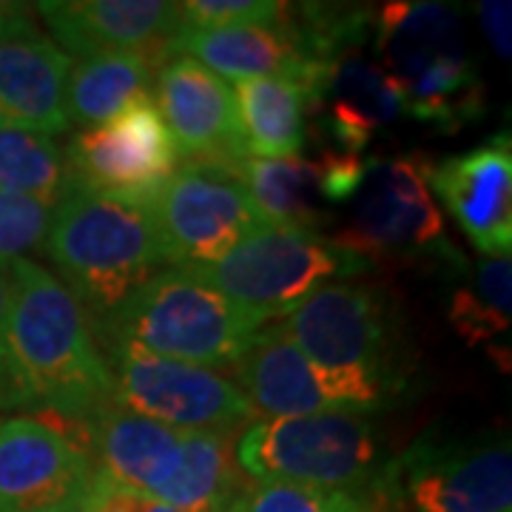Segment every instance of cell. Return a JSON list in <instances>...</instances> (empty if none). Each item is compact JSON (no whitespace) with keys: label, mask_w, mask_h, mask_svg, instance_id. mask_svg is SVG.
<instances>
[{"label":"cell","mask_w":512,"mask_h":512,"mask_svg":"<svg viewBox=\"0 0 512 512\" xmlns=\"http://www.w3.org/2000/svg\"><path fill=\"white\" fill-rule=\"evenodd\" d=\"M6 367L18 410L77 430L114 404V379L94 342L92 322L69 288L32 259L9 265ZM80 441V439H77Z\"/></svg>","instance_id":"1"},{"label":"cell","mask_w":512,"mask_h":512,"mask_svg":"<svg viewBox=\"0 0 512 512\" xmlns=\"http://www.w3.org/2000/svg\"><path fill=\"white\" fill-rule=\"evenodd\" d=\"M77 433L103 473L174 510L228 512L248 484L234 458V433L174 430L117 402L97 410Z\"/></svg>","instance_id":"2"},{"label":"cell","mask_w":512,"mask_h":512,"mask_svg":"<svg viewBox=\"0 0 512 512\" xmlns=\"http://www.w3.org/2000/svg\"><path fill=\"white\" fill-rule=\"evenodd\" d=\"M89 322L106 319L165 262L146 208L83 185L55 205L46 248Z\"/></svg>","instance_id":"3"},{"label":"cell","mask_w":512,"mask_h":512,"mask_svg":"<svg viewBox=\"0 0 512 512\" xmlns=\"http://www.w3.org/2000/svg\"><path fill=\"white\" fill-rule=\"evenodd\" d=\"M92 333L103 348H128L200 367H234L265 328L188 268L143 282Z\"/></svg>","instance_id":"4"},{"label":"cell","mask_w":512,"mask_h":512,"mask_svg":"<svg viewBox=\"0 0 512 512\" xmlns=\"http://www.w3.org/2000/svg\"><path fill=\"white\" fill-rule=\"evenodd\" d=\"M234 458L242 476L259 484H299L373 498L390 461L373 419L356 413L256 419L234 439Z\"/></svg>","instance_id":"5"},{"label":"cell","mask_w":512,"mask_h":512,"mask_svg":"<svg viewBox=\"0 0 512 512\" xmlns=\"http://www.w3.org/2000/svg\"><path fill=\"white\" fill-rule=\"evenodd\" d=\"M365 268L362 256L350 254L313 228L265 225L217 262L188 271L259 325H268L271 319H285L330 279L359 276Z\"/></svg>","instance_id":"6"},{"label":"cell","mask_w":512,"mask_h":512,"mask_svg":"<svg viewBox=\"0 0 512 512\" xmlns=\"http://www.w3.org/2000/svg\"><path fill=\"white\" fill-rule=\"evenodd\" d=\"M276 325L316 367L376 384L393 396L399 384L396 325L387 293L379 285L348 279L328 282Z\"/></svg>","instance_id":"7"},{"label":"cell","mask_w":512,"mask_h":512,"mask_svg":"<svg viewBox=\"0 0 512 512\" xmlns=\"http://www.w3.org/2000/svg\"><path fill=\"white\" fill-rule=\"evenodd\" d=\"M376 501L382 512H512L510 441L419 439L387 461Z\"/></svg>","instance_id":"8"},{"label":"cell","mask_w":512,"mask_h":512,"mask_svg":"<svg viewBox=\"0 0 512 512\" xmlns=\"http://www.w3.org/2000/svg\"><path fill=\"white\" fill-rule=\"evenodd\" d=\"M114 402L123 410L174 430L237 433L256 421L239 384L220 370L111 348Z\"/></svg>","instance_id":"9"},{"label":"cell","mask_w":512,"mask_h":512,"mask_svg":"<svg viewBox=\"0 0 512 512\" xmlns=\"http://www.w3.org/2000/svg\"><path fill=\"white\" fill-rule=\"evenodd\" d=\"M365 262H393L421 254H453L439 205L427 188L424 163L413 157H373L350 197V217L333 239Z\"/></svg>","instance_id":"10"},{"label":"cell","mask_w":512,"mask_h":512,"mask_svg":"<svg viewBox=\"0 0 512 512\" xmlns=\"http://www.w3.org/2000/svg\"><path fill=\"white\" fill-rule=\"evenodd\" d=\"M171 268L211 265L268 222L234 171L185 163L146 208Z\"/></svg>","instance_id":"11"},{"label":"cell","mask_w":512,"mask_h":512,"mask_svg":"<svg viewBox=\"0 0 512 512\" xmlns=\"http://www.w3.org/2000/svg\"><path fill=\"white\" fill-rule=\"evenodd\" d=\"M66 160L77 185L148 208L177 174L180 151L148 94L109 123L80 131L69 143Z\"/></svg>","instance_id":"12"},{"label":"cell","mask_w":512,"mask_h":512,"mask_svg":"<svg viewBox=\"0 0 512 512\" xmlns=\"http://www.w3.org/2000/svg\"><path fill=\"white\" fill-rule=\"evenodd\" d=\"M234 376L256 419H299L322 413L370 416L390 399V393L376 384L316 367L279 325H265L256 333L251 348L234 365Z\"/></svg>","instance_id":"13"},{"label":"cell","mask_w":512,"mask_h":512,"mask_svg":"<svg viewBox=\"0 0 512 512\" xmlns=\"http://www.w3.org/2000/svg\"><path fill=\"white\" fill-rule=\"evenodd\" d=\"M94 473L57 421L0 416V512H83Z\"/></svg>","instance_id":"14"},{"label":"cell","mask_w":512,"mask_h":512,"mask_svg":"<svg viewBox=\"0 0 512 512\" xmlns=\"http://www.w3.org/2000/svg\"><path fill=\"white\" fill-rule=\"evenodd\" d=\"M157 109L188 163L231 171L245 160L234 92L202 63L171 55L157 69Z\"/></svg>","instance_id":"15"},{"label":"cell","mask_w":512,"mask_h":512,"mask_svg":"<svg viewBox=\"0 0 512 512\" xmlns=\"http://www.w3.org/2000/svg\"><path fill=\"white\" fill-rule=\"evenodd\" d=\"M430 194L444 202L464 237L490 259L510 256L512 248V146L510 131L487 143L424 163Z\"/></svg>","instance_id":"16"},{"label":"cell","mask_w":512,"mask_h":512,"mask_svg":"<svg viewBox=\"0 0 512 512\" xmlns=\"http://www.w3.org/2000/svg\"><path fill=\"white\" fill-rule=\"evenodd\" d=\"M35 12L57 46L77 57L146 55L163 63L183 26L180 3L168 0H43Z\"/></svg>","instance_id":"17"},{"label":"cell","mask_w":512,"mask_h":512,"mask_svg":"<svg viewBox=\"0 0 512 512\" xmlns=\"http://www.w3.org/2000/svg\"><path fill=\"white\" fill-rule=\"evenodd\" d=\"M302 92L308 117L319 120L336 140V151L345 154H359L379 128L407 114L399 83L362 55V46H348L313 63Z\"/></svg>","instance_id":"18"},{"label":"cell","mask_w":512,"mask_h":512,"mask_svg":"<svg viewBox=\"0 0 512 512\" xmlns=\"http://www.w3.org/2000/svg\"><path fill=\"white\" fill-rule=\"evenodd\" d=\"M285 15L279 23H242L222 29L180 26V32L168 43V57H191L208 72L222 80L228 77L234 83L259 77H285L296 86H305L313 63L302 52Z\"/></svg>","instance_id":"19"},{"label":"cell","mask_w":512,"mask_h":512,"mask_svg":"<svg viewBox=\"0 0 512 512\" xmlns=\"http://www.w3.org/2000/svg\"><path fill=\"white\" fill-rule=\"evenodd\" d=\"M69 69L72 57L49 37L0 43V128L43 137L66 131Z\"/></svg>","instance_id":"20"},{"label":"cell","mask_w":512,"mask_h":512,"mask_svg":"<svg viewBox=\"0 0 512 512\" xmlns=\"http://www.w3.org/2000/svg\"><path fill=\"white\" fill-rule=\"evenodd\" d=\"M379 66L399 86L447 57L470 55L464 26L453 6L430 0L387 3L376 18Z\"/></svg>","instance_id":"21"},{"label":"cell","mask_w":512,"mask_h":512,"mask_svg":"<svg viewBox=\"0 0 512 512\" xmlns=\"http://www.w3.org/2000/svg\"><path fill=\"white\" fill-rule=\"evenodd\" d=\"M239 134L248 157L291 160L308 137L305 92L285 77H259L234 83Z\"/></svg>","instance_id":"22"},{"label":"cell","mask_w":512,"mask_h":512,"mask_svg":"<svg viewBox=\"0 0 512 512\" xmlns=\"http://www.w3.org/2000/svg\"><path fill=\"white\" fill-rule=\"evenodd\" d=\"M234 177L268 225L313 228L328 217L325 211V168L322 160H265L245 157L234 165Z\"/></svg>","instance_id":"23"},{"label":"cell","mask_w":512,"mask_h":512,"mask_svg":"<svg viewBox=\"0 0 512 512\" xmlns=\"http://www.w3.org/2000/svg\"><path fill=\"white\" fill-rule=\"evenodd\" d=\"M163 63L146 55L77 57L66 83V111L74 126L97 128L114 120L131 103L151 94Z\"/></svg>","instance_id":"24"},{"label":"cell","mask_w":512,"mask_h":512,"mask_svg":"<svg viewBox=\"0 0 512 512\" xmlns=\"http://www.w3.org/2000/svg\"><path fill=\"white\" fill-rule=\"evenodd\" d=\"M74 185L69 160L52 137L0 128V194L57 205Z\"/></svg>","instance_id":"25"},{"label":"cell","mask_w":512,"mask_h":512,"mask_svg":"<svg viewBox=\"0 0 512 512\" xmlns=\"http://www.w3.org/2000/svg\"><path fill=\"white\" fill-rule=\"evenodd\" d=\"M512 259L478 262L473 276L458 285L450 302V322L467 345H484L510 330Z\"/></svg>","instance_id":"26"},{"label":"cell","mask_w":512,"mask_h":512,"mask_svg":"<svg viewBox=\"0 0 512 512\" xmlns=\"http://www.w3.org/2000/svg\"><path fill=\"white\" fill-rule=\"evenodd\" d=\"M228 512H382L373 495L313 490L299 484H245Z\"/></svg>","instance_id":"27"},{"label":"cell","mask_w":512,"mask_h":512,"mask_svg":"<svg viewBox=\"0 0 512 512\" xmlns=\"http://www.w3.org/2000/svg\"><path fill=\"white\" fill-rule=\"evenodd\" d=\"M52 214L55 205L18 194H0V262L12 265L18 259H29L35 251H43Z\"/></svg>","instance_id":"28"},{"label":"cell","mask_w":512,"mask_h":512,"mask_svg":"<svg viewBox=\"0 0 512 512\" xmlns=\"http://www.w3.org/2000/svg\"><path fill=\"white\" fill-rule=\"evenodd\" d=\"M183 26L188 29H222L242 23H279L288 3L276 0H185Z\"/></svg>","instance_id":"29"},{"label":"cell","mask_w":512,"mask_h":512,"mask_svg":"<svg viewBox=\"0 0 512 512\" xmlns=\"http://www.w3.org/2000/svg\"><path fill=\"white\" fill-rule=\"evenodd\" d=\"M148 501V495L137 493L134 487L111 478L97 467L83 512H146Z\"/></svg>","instance_id":"30"},{"label":"cell","mask_w":512,"mask_h":512,"mask_svg":"<svg viewBox=\"0 0 512 512\" xmlns=\"http://www.w3.org/2000/svg\"><path fill=\"white\" fill-rule=\"evenodd\" d=\"M481 29L501 60L512 55V6L507 0H481L476 6Z\"/></svg>","instance_id":"31"},{"label":"cell","mask_w":512,"mask_h":512,"mask_svg":"<svg viewBox=\"0 0 512 512\" xmlns=\"http://www.w3.org/2000/svg\"><path fill=\"white\" fill-rule=\"evenodd\" d=\"M37 35H40V29H37L35 6L15 3V0H0V43Z\"/></svg>","instance_id":"32"},{"label":"cell","mask_w":512,"mask_h":512,"mask_svg":"<svg viewBox=\"0 0 512 512\" xmlns=\"http://www.w3.org/2000/svg\"><path fill=\"white\" fill-rule=\"evenodd\" d=\"M6 316H9V265L0 262V410H18L6 367Z\"/></svg>","instance_id":"33"},{"label":"cell","mask_w":512,"mask_h":512,"mask_svg":"<svg viewBox=\"0 0 512 512\" xmlns=\"http://www.w3.org/2000/svg\"><path fill=\"white\" fill-rule=\"evenodd\" d=\"M146 512H183V510H174V507H168V504H163V501H154V498H151Z\"/></svg>","instance_id":"34"}]
</instances>
